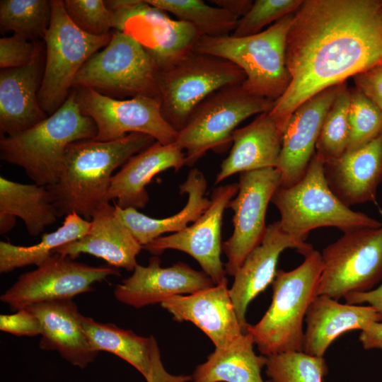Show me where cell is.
Here are the masks:
<instances>
[{
    "instance_id": "obj_1",
    "label": "cell",
    "mask_w": 382,
    "mask_h": 382,
    "mask_svg": "<svg viewBox=\"0 0 382 382\" xmlns=\"http://www.w3.org/2000/svg\"><path fill=\"white\" fill-rule=\"evenodd\" d=\"M381 62L382 1H303L286 38L290 83L268 113L284 130L303 102Z\"/></svg>"
},
{
    "instance_id": "obj_2",
    "label": "cell",
    "mask_w": 382,
    "mask_h": 382,
    "mask_svg": "<svg viewBox=\"0 0 382 382\" xmlns=\"http://www.w3.org/2000/svg\"><path fill=\"white\" fill-rule=\"evenodd\" d=\"M155 141L151 136L134 132L114 141L70 144L57 182L46 186L59 217L75 212L91 219L96 209L108 202L114 170Z\"/></svg>"
},
{
    "instance_id": "obj_3",
    "label": "cell",
    "mask_w": 382,
    "mask_h": 382,
    "mask_svg": "<svg viewBox=\"0 0 382 382\" xmlns=\"http://www.w3.org/2000/svg\"><path fill=\"white\" fill-rule=\"evenodd\" d=\"M96 134L94 121L81 112L73 91L40 122L12 136L1 135V158L23 168L35 184L52 185L60 176L68 146Z\"/></svg>"
},
{
    "instance_id": "obj_4",
    "label": "cell",
    "mask_w": 382,
    "mask_h": 382,
    "mask_svg": "<svg viewBox=\"0 0 382 382\" xmlns=\"http://www.w3.org/2000/svg\"><path fill=\"white\" fill-rule=\"evenodd\" d=\"M296 268L277 270L272 283V298L262 318L248 324L246 332L262 355L303 351V322L307 310L317 296L323 270L321 254L312 249Z\"/></svg>"
},
{
    "instance_id": "obj_5",
    "label": "cell",
    "mask_w": 382,
    "mask_h": 382,
    "mask_svg": "<svg viewBox=\"0 0 382 382\" xmlns=\"http://www.w3.org/2000/svg\"><path fill=\"white\" fill-rule=\"evenodd\" d=\"M294 16V13L289 14L250 36H201L194 51L237 65L245 75L242 86L248 93L275 101L291 80L286 64V45Z\"/></svg>"
},
{
    "instance_id": "obj_6",
    "label": "cell",
    "mask_w": 382,
    "mask_h": 382,
    "mask_svg": "<svg viewBox=\"0 0 382 382\" xmlns=\"http://www.w3.org/2000/svg\"><path fill=\"white\" fill-rule=\"evenodd\" d=\"M271 202L279 212L282 228L304 242L311 231L320 227H335L345 233L382 226L351 209L334 194L325 177V163L316 153L303 178L291 186H279Z\"/></svg>"
},
{
    "instance_id": "obj_7",
    "label": "cell",
    "mask_w": 382,
    "mask_h": 382,
    "mask_svg": "<svg viewBox=\"0 0 382 382\" xmlns=\"http://www.w3.org/2000/svg\"><path fill=\"white\" fill-rule=\"evenodd\" d=\"M156 80L162 115L178 132L202 101L223 87L242 84L245 75L226 59L192 50L156 70Z\"/></svg>"
},
{
    "instance_id": "obj_8",
    "label": "cell",
    "mask_w": 382,
    "mask_h": 382,
    "mask_svg": "<svg viewBox=\"0 0 382 382\" xmlns=\"http://www.w3.org/2000/svg\"><path fill=\"white\" fill-rule=\"evenodd\" d=\"M274 103L248 93L242 84L227 86L209 95L177 133L175 143L186 151L185 165L192 166L209 150L227 149L238 125L253 115L270 111Z\"/></svg>"
},
{
    "instance_id": "obj_9",
    "label": "cell",
    "mask_w": 382,
    "mask_h": 382,
    "mask_svg": "<svg viewBox=\"0 0 382 382\" xmlns=\"http://www.w3.org/2000/svg\"><path fill=\"white\" fill-rule=\"evenodd\" d=\"M111 33L105 48L79 69L72 87L93 89L113 98L146 96L160 100L156 68L150 56L130 35L120 30Z\"/></svg>"
},
{
    "instance_id": "obj_10",
    "label": "cell",
    "mask_w": 382,
    "mask_h": 382,
    "mask_svg": "<svg viewBox=\"0 0 382 382\" xmlns=\"http://www.w3.org/2000/svg\"><path fill=\"white\" fill-rule=\"evenodd\" d=\"M51 21L44 37L46 58L37 96L40 107L48 115L64 103L79 69L112 37V33L96 36L78 28L67 15L64 1L51 0Z\"/></svg>"
},
{
    "instance_id": "obj_11",
    "label": "cell",
    "mask_w": 382,
    "mask_h": 382,
    "mask_svg": "<svg viewBox=\"0 0 382 382\" xmlns=\"http://www.w3.org/2000/svg\"><path fill=\"white\" fill-rule=\"evenodd\" d=\"M320 254L323 270L317 296L338 301L382 282V226L345 232Z\"/></svg>"
},
{
    "instance_id": "obj_12",
    "label": "cell",
    "mask_w": 382,
    "mask_h": 382,
    "mask_svg": "<svg viewBox=\"0 0 382 382\" xmlns=\"http://www.w3.org/2000/svg\"><path fill=\"white\" fill-rule=\"evenodd\" d=\"M105 3L112 12V28L136 40L150 56L156 70L168 66L194 50L201 37L190 23L170 18L145 0Z\"/></svg>"
},
{
    "instance_id": "obj_13",
    "label": "cell",
    "mask_w": 382,
    "mask_h": 382,
    "mask_svg": "<svg viewBox=\"0 0 382 382\" xmlns=\"http://www.w3.org/2000/svg\"><path fill=\"white\" fill-rule=\"evenodd\" d=\"M75 95L81 112L96 125L95 140L114 141L137 132L151 136L163 144L175 142L178 132L163 117L158 99L146 96L116 99L83 88H77Z\"/></svg>"
},
{
    "instance_id": "obj_14",
    "label": "cell",
    "mask_w": 382,
    "mask_h": 382,
    "mask_svg": "<svg viewBox=\"0 0 382 382\" xmlns=\"http://www.w3.org/2000/svg\"><path fill=\"white\" fill-rule=\"evenodd\" d=\"M32 271L23 273L0 297L13 311L93 291V284L119 271L110 266H91L54 253Z\"/></svg>"
},
{
    "instance_id": "obj_15",
    "label": "cell",
    "mask_w": 382,
    "mask_h": 382,
    "mask_svg": "<svg viewBox=\"0 0 382 382\" xmlns=\"http://www.w3.org/2000/svg\"><path fill=\"white\" fill-rule=\"evenodd\" d=\"M277 168H265L240 173L238 191L227 208L233 212V231L222 244L227 262L226 274L234 276L248 255L261 242L267 226L268 204L280 186Z\"/></svg>"
},
{
    "instance_id": "obj_16",
    "label": "cell",
    "mask_w": 382,
    "mask_h": 382,
    "mask_svg": "<svg viewBox=\"0 0 382 382\" xmlns=\"http://www.w3.org/2000/svg\"><path fill=\"white\" fill-rule=\"evenodd\" d=\"M238 191V183L216 187L212 194L209 207L192 224L171 235L160 236L143 248L154 255L168 249L184 252L198 262L214 285L227 282L221 260V230L224 212Z\"/></svg>"
},
{
    "instance_id": "obj_17",
    "label": "cell",
    "mask_w": 382,
    "mask_h": 382,
    "mask_svg": "<svg viewBox=\"0 0 382 382\" xmlns=\"http://www.w3.org/2000/svg\"><path fill=\"white\" fill-rule=\"evenodd\" d=\"M157 256L147 266L137 265L132 274L114 290L115 299L127 306L139 308L161 303L168 299L190 294L213 286L210 277L182 262L161 267Z\"/></svg>"
},
{
    "instance_id": "obj_18",
    "label": "cell",
    "mask_w": 382,
    "mask_h": 382,
    "mask_svg": "<svg viewBox=\"0 0 382 382\" xmlns=\"http://www.w3.org/2000/svg\"><path fill=\"white\" fill-rule=\"evenodd\" d=\"M337 86L312 96L290 116L283 132L277 167L281 173L280 187L291 186L304 175L316 153V142L335 100Z\"/></svg>"
},
{
    "instance_id": "obj_19",
    "label": "cell",
    "mask_w": 382,
    "mask_h": 382,
    "mask_svg": "<svg viewBox=\"0 0 382 382\" xmlns=\"http://www.w3.org/2000/svg\"><path fill=\"white\" fill-rule=\"evenodd\" d=\"M287 248L296 249L303 255L313 249L311 244L286 233L279 221H275L267 226L260 244L248 255L234 274L229 293L245 332L248 325L245 313L249 303L272 283L279 257Z\"/></svg>"
},
{
    "instance_id": "obj_20",
    "label": "cell",
    "mask_w": 382,
    "mask_h": 382,
    "mask_svg": "<svg viewBox=\"0 0 382 382\" xmlns=\"http://www.w3.org/2000/svg\"><path fill=\"white\" fill-rule=\"evenodd\" d=\"M161 306L175 321H188L195 325L215 347L225 346L245 332L238 319L227 282L173 296Z\"/></svg>"
},
{
    "instance_id": "obj_21",
    "label": "cell",
    "mask_w": 382,
    "mask_h": 382,
    "mask_svg": "<svg viewBox=\"0 0 382 382\" xmlns=\"http://www.w3.org/2000/svg\"><path fill=\"white\" fill-rule=\"evenodd\" d=\"M88 232L63 245L54 253L73 260L87 253L106 261L111 267L134 271L137 256L143 246L120 220L109 202L100 205L92 215Z\"/></svg>"
},
{
    "instance_id": "obj_22",
    "label": "cell",
    "mask_w": 382,
    "mask_h": 382,
    "mask_svg": "<svg viewBox=\"0 0 382 382\" xmlns=\"http://www.w3.org/2000/svg\"><path fill=\"white\" fill-rule=\"evenodd\" d=\"M41 325L39 347L56 351L73 366L86 368L98 352L91 346L83 331L82 315L72 299L43 302L26 307Z\"/></svg>"
},
{
    "instance_id": "obj_23",
    "label": "cell",
    "mask_w": 382,
    "mask_h": 382,
    "mask_svg": "<svg viewBox=\"0 0 382 382\" xmlns=\"http://www.w3.org/2000/svg\"><path fill=\"white\" fill-rule=\"evenodd\" d=\"M41 50L26 66L0 71L1 135L12 136L47 118L38 101L42 77Z\"/></svg>"
},
{
    "instance_id": "obj_24",
    "label": "cell",
    "mask_w": 382,
    "mask_h": 382,
    "mask_svg": "<svg viewBox=\"0 0 382 382\" xmlns=\"http://www.w3.org/2000/svg\"><path fill=\"white\" fill-rule=\"evenodd\" d=\"M325 174L330 189L345 205L375 202L382 182V133L325 163Z\"/></svg>"
},
{
    "instance_id": "obj_25",
    "label": "cell",
    "mask_w": 382,
    "mask_h": 382,
    "mask_svg": "<svg viewBox=\"0 0 382 382\" xmlns=\"http://www.w3.org/2000/svg\"><path fill=\"white\" fill-rule=\"evenodd\" d=\"M185 165L183 150L175 143L153 144L132 156L113 175L107 200L117 199L122 209H142L149 201L146 187L152 178L167 169L180 170Z\"/></svg>"
},
{
    "instance_id": "obj_26",
    "label": "cell",
    "mask_w": 382,
    "mask_h": 382,
    "mask_svg": "<svg viewBox=\"0 0 382 382\" xmlns=\"http://www.w3.org/2000/svg\"><path fill=\"white\" fill-rule=\"evenodd\" d=\"M305 320L303 352L323 357L341 335L353 330L363 331L374 323L382 321V315L369 305L341 303L319 295L311 303Z\"/></svg>"
},
{
    "instance_id": "obj_27",
    "label": "cell",
    "mask_w": 382,
    "mask_h": 382,
    "mask_svg": "<svg viewBox=\"0 0 382 382\" xmlns=\"http://www.w3.org/2000/svg\"><path fill=\"white\" fill-rule=\"evenodd\" d=\"M284 130L270 116L260 114L248 125L232 134V147L222 161L214 184L238 173L277 168Z\"/></svg>"
},
{
    "instance_id": "obj_28",
    "label": "cell",
    "mask_w": 382,
    "mask_h": 382,
    "mask_svg": "<svg viewBox=\"0 0 382 382\" xmlns=\"http://www.w3.org/2000/svg\"><path fill=\"white\" fill-rule=\"evenodd\" d=\"M207 183L204 174L192 169L186 180L179 185L180 194H187L185 206L177 214L162 219L149 217L134 208L122 209L115 204L116 214L132 232L137 241L144 246L166 233H176L195 222L209 207L211 199L204 197Z\"/></svg>"
},
{
    "instance_id": "obj_29",
    "label": "cell",
    "mask_w": 382,
    "mask_h": 382,
    "mask_svg": "<svg viewBox=\"0 0 382 382\" xmlns=\"http://www.w3.org/2000/svg\"><path fill=\"white\" fill-rule=\"evenodd\" d=\"M254 345L252 335L245 332L231 343L215 347L196 367L192 382H266L261 371L267 357L257 355Z\"/></svg>"
},
{
    "instance_id": "obj_30",
    "label": "cell",
    "mask_w": 382,
    "mask_h": 382,
    "mask_svg": "<svg viewBox=\"0 0 382 382\" xmlns=\"http://www.w3.org/2000/svg\"><path fill=\"white\" fill-rule=\"evenodd\" d=\"M83 331L92 348L110 352L122 359L146 379L150 374L152 354L158 345L152 336L141 337L112 323H103L82 315Z\"/></svg>"
},
{
    "instance_id": "obj_31",
    "label": "cell",
    "mask_w": 382,
    "mask_h": 382,
    "mask_svg": "<svg viewBox=\"0 0 382 382\" xmlns=\"http://www.w3.org/2000/svg\"><path fill=\"white\" fill-rule=\"evenodd\" d=\"M0 214L21 219L29 234H40L59 217L46 186L23 184L0 177Z\"/></svg>"
},
{
    "instance_id": "obj_32",
    "label": "cell",
    "mask_w": 382,
    "mask_h": 382,
    "mask_svg": "<svg viewBox=\"0 0 382 382\" xmlns=\"http://www.w3.org/2000/svg\"><path fill=\"white\" fill-rule=\"evenodd\" d=\"M91 221L73 212L65 216L62 225L55 231L44 233L41 241L31 246H19L0 242V272L8 273L17 268L40 265L60 246L86 235Z\"/></svg>"
},
{
    "instance_id": "obj_33",
    "label": "cell",
    "mask_w": 382,
    "mask_h": 382,
    "mask_svg": "<svg viewBox=\"0 0 382 382\" xmlns=\"http://www.w3.org/2000/svg\"><path fill=\"white\" fill-rule=\"evenodd\" d=\"M149 4L173 14L194 26L201 36L229 35L238 18L226 10L201 0H145Z\"/></svg>"
},
{
    "instance_id": "obj_34",
    "label": "cell",
    "mask_w": 382,
    "mask_h": 382,
    "mask_svg": "<svg viewBox=\"0 0 382 382\" xmlns=\"http://www.w3.org/2000/svg\"><path fill=\"white\" fill-rule=\"evenodd\" d=\"M52 16L51 1L1 0L0 27L1 32L12 30L31 40L43 38Z\"/></svg>"
},
{
    "instance_id": "obj_35",
    "label": "cell",
    "mask_w": 382,
    "mask_h": 382,
    "mask_svg": "<svg viewBox=\"0 0 382 382\" xmlns=\"http://www.w3.org/2000/svg\"><path fill=\"white\" fill-rule=\"evenodd\" d=\"M350 90L345 82L337 86L335 100L322 126L316 145V154L325 163L346 152L349 140Z\"/></svg>"
},
{
    "instance_id": "obj_36",
    "label": "cell",
    "mask_w": 382,
    "mask_h": 382,
    "mask_svg": "<svg viewBox=\"0 0 382 382\" xmlns=\"http://www.w3.org/2000/svg\"><path fill=\"white\" fill-rule=\"evenodd\" d=\"M266 374L271 382H323L328 374L324 357L303 351H291L267 357Z\"/></svg>"
},
{
    "instance_id": "obj_37",
    "label": "cell",
    "mask_w": 382,
    "mask_h": 382,
    "mask_svg": "<svg viewBox=\"0 0 382 382\" xmlns=\"http://www.w3.org/2000/svg\"><path fill=\"white\" fill-rule=\"evenodd\" d=\"M349 140L346 151L357 150L382 133V110L357 89L350 91Z\"/></svg>"
},
{
    "instance_id": "obj_38",
    "label": "cell",
    "mask_w": 382,
    "mask_h": 382,
    "mask_svg": "<svg viewBox=\"0 0 382 382\" xmlns=\"http://www.w3.org/2000/svg\"><path fill=\"white\" fill-rule=\"evenodd\" d=\"M303 0H256L242 18L238 19L233 33L241 37L255 35L267 25L294 13Z\"/></svg>"
},
{
    "instance_id": "obj_39",
    "label": "cell",
    "mask_w": 382,
    "mask_h": 382,
    "mask_svg": "<svg viewBox=\"0 0 382 382\" xmlns=\"http://www.w3.org/2000/svg\"><path fill=\"white\" fill-rule=\"evenodd\" d=\"M64 4L70 19L85 33L96 36L111 33L112 12L104 1L66 0Z\"/></svg>"
},
{
    "instance_id": "obj_40",
    "label": "cell",
    "mask_w": 382,
    "mask_h": 382,
    "mask_svg": "<svg viewBox=\"0 0 382 382\" xmlns=\"http://www.w3.org/2000/svg\"><path fill=\"white\" fill-rule=\"evenodd\" d=\"M41 50L35 42L19 35L0 39V67L21 68L28 65Z\"/></svg>"
},
{
    "instance_id": "obj_41",
    "label": "cell",
    "mask_w": 382,
    "mask_h": 382,
    "mask_svg": "<svg viewBox=\"0 0 382 382\" xmlns=\"http://www.w3.org/2000/svg\"><path fill=\"white\" fill-rule=\"evenodd\" d=\"M0 330L16 336L33 337L41 334L38 318L26 308L13 314L1 315Z\"/></svg>"
},
{
    "instance_id": "obj_42",
    "label": "cell",
    "mask_w": 382,
    "mask_h": 382,
    "mask_svg": "<svg viewBox=\"0 0 382 382\" xmlns=\"http://www.w3.org/2000/svg\"><path fill=\"white\" fill-rule=\"evenodd\" d=\"M355 88L382 110V62L353 76Z\"/></svg>"
},
{
    "instance_id": "obj_43",
    "label": "cell",
    "mask_w": 382,
    "mask_h": 382,
    "mask_svg": "<svg viewBox=\"0 0 382 382\" xmlns=\"http://www.w3.org/2000/svg\"><path fill=\"white\" fill-rule=\"evenodd\" d=\"M146 382H188L192 381L191 376L173 375L168 373L161 361L158 346H156L152 354L151 369Z\"/></svg>"
},
{
    "instance_id": "obj_44",
    "label": "cell",
    "mask_w": 382,
    "mask_h": 382,
    "mask_svg": "<svg viewBox=\"0 0 382 382\" xmlns=\"http://www.w3.org/2000/svg\"><path fill=\"white\" fill-rule=\"evenodd\" d=\"M347 303L363 305L366 303L374 307L382 315V282L372 290L365 292L351 293L345 297Z\"/></svg>"
},
{
    "instance_id": "obj_45",
    "label": "cell",
    "mask_w": 382,
    "mask_h": 382,
    "mask_svg": "<svg viewBox=\"0 0 382 382\" xmlns=\"http://www.w3.org/2000/svg\"><path fill=\"white\" fill-rule=\"evenodd\" d=\"M359 340L364 349L382 350V321L374 323L361 331Z\"/></svg>"
},
{
    "instance_id": "obj_46",
    "label": "cell",
    "mask_w": 382,
    "mask_h": 382,
    "mask_svg": "<svg viewBox=\"0 0 382 382\" xmlns=\"http://www.w3.org/2000/svg\"><path fill=\"white\" fill-rule=\"evenodd\" d=\"M209 1L216 6L229 12L238 19L248 13L253 4V1L250 0H213Z\"/></svg>"
},
{
    "instance_id": "obj_47",
    "label": "cell",
    "mask_w": 382,
    "mask_h": 382,
    "mask_svg": "<svg viewBox=\"0 0 382 382\" xmlns=\"http://www.w3.org/2000/svg\"><path fill=\"white\" fill-rule=\"evenodd\" d=\"M16 217L8 214H0V231L5 233L15 225Z\"/></svg>"
},
{
    "instance_id": "obj_48",
    "label": "cell",
    "mask_w": 382,
    "mask_h": 382,
    "mask_svg": "<svg viewBox=\"0 0 382 382\" xmlns=\"http://www.w3.org/2000/svg\"><path fill=\"white\" fill-rule=\"evenodd\" d=\"M266 382H271L270 380L266 381Z\"/></svg>"
}]
</instances>
